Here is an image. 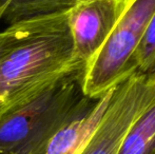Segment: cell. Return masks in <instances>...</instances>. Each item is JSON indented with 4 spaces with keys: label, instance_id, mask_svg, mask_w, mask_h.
I'll list each match as a JSON object with an SVG mask.
<instances>
[{
    "label": "cell",
    "instance_id": "8",
    "mask_svg": "<svg viewBox=\"0 0 155 154\" xmlns=\"http://www.w3.org/2000/svg\"><path fill=\"white\" fill-rule=\"evenodd\" d=\"M117 154H155V103L133 123Z\"/></svg>",
    "mask_w": 155,
    "mask_h": 154
},
{
    "label": "cell",
    "instance_id": "9",
    "mask_svg": "<svg viewBox=\"0 0 155 154\" xmlns=\"http://www.w3.org/2000/svg\"><path fill=\"white\" fill-rule=\"evenodd\" d=\"M134 72L149 74L155 72V11L133 56Z\"/></svg>",
    "mask_w": 155,
    "mask_h": 154
},
{
    "label": "cell",
    "instance_id": "6",
    "mask_svg": "<svg viewBox=\"0 0 155 154\" xmlns=\"http://www.w3.org/2000/svg\"><path fill=\"white\" fill-rule=\"evenodd\" d=\"M114 88L95 98L86 95L74 115L50 140L45 154L75 153L79 145L99 120Z\"/></svg>",
    "mask_w": 155,
    "mask_h": 154
},
{
    "label": "cell",
    "instance_id": "3",
    "mask_svg": "<svg viewBox=\"0 0 155 154\" xmlns=\"http://www.w3.org/2000/svg\"><path fill=\"white\" fill-rule=\"evenodd\" d=\"M154 11L155 0H126L111 35L84 69V95L101 96L134 73L133 56Z\"/></svg>",
    "mask_w": 155,
    "mask_h": 154
},
{
    "label": "cell",
    "instance_id": "1",
    "mask_svg": "<svg viewBox=\"0 0 155 154\" xmlns=\"http://www.w3.org/2000/svg\"><path fill=\"white\" fill-rule=\"evenodd\" d=\"M2 38L0 116L65 75L84 70L74 55L68 12L11 25Z\"/></svg>",
    "mask_w": 155,
    "mask_h": 154
},
{
    "label": "cell",
    "instance_id": "5",
    "mask_svg": "<svg viewBox=\"0 0 155 154\" xmlns=\"http://www.w3.org/2000/svg\"><path fill=\"white\" fill-rule=\"evenodd\" d=\"M126 0H75L68 23L78 66L86 69L111 35Z\"/></svg>",
    "mask_w": 155,
    "mask_h": 154
},
{
    "label": "cell",
    "instance_id": "4",
    "mask_svg": "<svg viewBox=\"0 0 155 154\" xmlns=\"http://www.w3.org/2000/svg\"><path fill=\"white\" fill-rule=\"evenodd\" d=\"M155 103V72H134L114 88L99 120L74 154H117L128 130Z\"/></svg>",
    "mask_w": 155,
    "mask_h": 154
},
{
    "label": "cell",
    "instance_id": "7",
    "mask_svg": "<svg viewBox=\"0 0 155 154\" xmlns=\"http://www.w3.org/2000/svg\"><path fill=\"white\" fill-rule=\"evenodd\" d=\"M75 0H0V21L8 25L69 12Z\"/></svg>",
    "mask_w": 155,
    "mask_h": 154
},
{
    "label": "cell",
    "instance_id": "2",
    "mask_svg": "<svg viewBox=\"0 0 155 154\" xmlns=\"http://www.w3.org/2000/svg\"><path fill=\"white\" fill-rule=\"evenodd\" d=\"M76 70L0 116V154H45L86 96Z\"/></svg>",
    "mask_w": 155,
    "mask_h": 154
},
{
    "label": "cell",
    "instance_id": "10",
    "mask_svg": "<svg viewBox=\"0 0 155 154\" xmlns=\"http://www.w3.org/2000/svg\"><path fill=\"white\" fill-rule=\"evenodd\" d=\"M2 43H3V38H2V32H0V55L2 52Z\"/></svg>",
    "mask_w": 155,
    "mask_h": 154
}]
</instances>
